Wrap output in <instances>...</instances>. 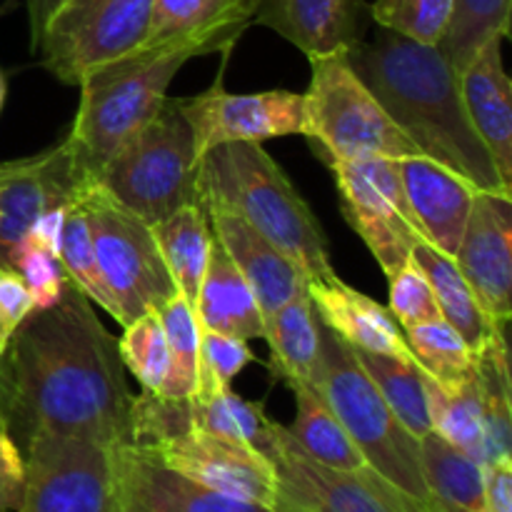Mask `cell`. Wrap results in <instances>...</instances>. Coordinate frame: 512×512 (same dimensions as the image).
<instances>
[{"mask_svg":"<svg viewBox=\"0 0 512 512\" xmlns=\"http://www.w3.org/2000/svg\"><path fill=\"white\" fill-rule=\"evenodd\" d=\"M133 400L118 340L70 280L58 303L23 320L0 358V430L20 453L43 433L128 448Z\"/></svg>","mask_w":512,"mask_h":512,"instance_id":"1","label":"cell"},{"mask_svg":"<svg viewBox=\"0 0 512 512\" xmlns=\"http://www.w3.org/2000/svg\"><path fill=\"white\" fill-rule=\"evenodd\" d=\"M345 58L423 158L458 173L478 193L512 195L470 123L460 70L438 45L380 28L373 43L360 40Z\"/></svg>","mask_w":512,"mask_h":512,"instance_id":"2","label":"cell"},{"mask_svg":"<svg viewBox=\"0 0 512 512\" xmlns=\"http://www.w3.org/2000/svg\"><path fill=\"white\" fill-rule=\"evenodd\" d=\"M200 195L225 205L283 250L305 278L335 283L330 243L310 205L260 143L215 145L200 158Z\"/></svg>","mask_w":512,"mask_h":512,"instance_id":"3","label":"cell"},{"mask_svg":"<svg viewBox=\"0 0 512 512\" xmlns=\"http://www.w3.org/2000/svg\"><path fill=\"white\" fill-rule=\"evenodd\" d=\"M198 55L193 48L165 53L128 50L80 78V108L65 135L78 183H98L108 160L158 113L175 75Z\"/></svg>","mask_w":512,"mask_h":512,"instance_id":"4","label":"cell"},{"mask_svg":"<svg viewBox=\"0 0 512 512\" xmlns=\"http://www.w3.org/2000/svg\"><path fill=\"white\" fill-rule=\"evenodd\" d=\"M318 390L350 435L365 463L408 498L443 512L430 495L423 475L420 440L385 405L375 385L355 360L353 348L323 325V360Z\"/></svg>","mask_w":512,"mask_h":512,"instance_id":"5","label":"cell"},{"mask_svg":"<svg viewBox=\"0 0 512 512\" xmlns=\"http://www.w3.org/2000/svg\"><path fill=\"white\" fill-rule=\"evenodd\" d=\"M198 175L193 128L180 98L168 95L158 113L108 160L98 185L153 225L185 205L203 203Z\"/></svg>","mask_w":512,"mask_h":512,"instance_id":"6","label":"cell"},{"mask_svg":"<svg viewBox=\"0 0 512 512\" xmlns=\"http://www.w3.org/2000/svg\"><path fill=\"white\" fill-rule=\"evenodd\" d=\"M308 60L310 85L303 93L305 138L323 163L423 158L350 68L345 53Z\"/></svg>","mask_w":512,"mask_h":512,"instance_id":"7","label":"cell"},{"mask_svg":"<svg viewBox=\"0 0 512 512\" xmlns=\"http://www.w3.org/2000/svg\"><path fill=\"white\" fill-rule=\"evenodd\" d=\"M80 198L88 213L100 275L113 300L115 320L125 328L140 315L158 310L178 290L165 268L150 223L118 203L98 183L83 185Z\"/></svg>","mask_w":512,"mask_h":512,"instance_id":"8","label":"cell"},{"mask_svg":"<svg viewBox=\"0 0 512 512\" xmlns=\"http://www.w3.org/2000/svg\"><path fill=\"white\" fill-rule=\"evenodd\" d=\"M153 0H63L48 20L35 55L65 85L143 43Z\"/></svg>","mask_w":512,"mask_h":512,"instance_id":"9","label":"cell"},{"mask_svg":"<svg viewBox=\"0 0 512 512\" xmlns=\"http://www.w3.org/2000/svg\"><path fill=\"white\" fill-rule=\"evenodd\" d=\"M263 455L278 480L275 512H433L408 498L370 465L348 473L315 463L280 423H273Z\"/></svg>","mask_w":512,"mask_h":512,"instance_id":"10","label":"cell"},{"mask_svg":"<svg viewBox=\"0 0 512 512\" xmlns=\"http://www.w3.org/2000/svg\"><path fill=\"white\" fill-rule=\"evenodd\" d=\"M23 455L25 495L18 512H118L110 448L43 433Z\"/></svg>","mask_w":512,"mask_h":512,"instance_id":"11","label":"cell"},{"mask_svg":"<svg viewBox=\"0 0 512 512\" xmlns=\"http://www.w3.org/2000/svg\"><path fill=\"white\" fill-rule=\"evenodd\" d=\"M185 118L195 135V150L203 158L210 148L225 143H263V140L305 135L303 93L258 90L230 93L223 78L208 90L180 98Z\"/></svg>","mask_w":512,"mask_h":512,"instance_id":"12","label":"cell"},{"mask_svg":"<svg viewBox=\"0 0 512 512\" xmlns=\"http://www.w3.org/2000/svg\"><path fill=\"white\" fill-rule=\"evenodd\" d=\"M138 450L188 475L190 480L205 488L275 510V500H278L275 470L270 460L253 445L238 443V440L223 438L208 430L185 428Z\"/></svg>","mask_w":512,"mask_h":512,"instance_id":"13","label":"cell"},{"mask_svg":"<svg viewBox=\"0 0 512 512\" xmlns=\"http://www.w3.org/2000/svg\"><path fill=\"white\" fill-rule=\"evenodd\" d=\"M78 183L65 138L25 158L0 163V268L13 270V258L35 220L68 205Z\"/></svg>","mask_w":512,"mask_h":512,"instance_id":"14","label":"cell"},{"mask_svg":"<svg viewBox=\"0 0 512 512\" xmlns=\"http://www.w3.org/2000/svg\"><path fill=\"white\" fill-rule=\"evenodd\" d=\"M453 260L485 315L500 328H508L512 315V195H475Z\"/></svg>","mask_w":512,"mask_h":512,"instance_id":"15","label":"cell"},{"mask_svg":"<svg viewBox=\"0 0 512 512\" xmlns=\"http://www.w3.org/2000/svg\"><path fill=\"white\" fill-rule=\"evenodd\" d=\"M110 453L118 512H275L205 488L133 445Z\"/></svg>","mask_w":512,"mask_h":512,"instance_id":"16","label":"cell"},{"mask_svg":"<svg viewBox=\"0 0 512 512\" xmlns=\"http://www.w3.org/2000/svg\"><path fill=\"white\" fill-rule=\"evenodd\" d=\"M203 205L208 213L210 233L250 285L260 313L268 320L308 285V278L283 250L275 248L238 213L213 200H203Z\"/></svg>","mask_w":512,"mask_h":512,"instance_id":"17","label":"cell"},{"mask_svg":"<svg viewBox=\"0 0 512 512\" xmlns=\"http://www.w3.org/2000/svg\"><path fill=\"white\" fill-rule=\"evenodd\" d=\"M365 0H255L253 23L275 30L308 58L348 53L370 25Z\"/></svg>","mask_w":512,"mask_h":512,"instance_id":"18","label":"cell"},{"mask_svg":"<svg viewBox=\"0 0 512 512\" xmlns=\"http://www.w3.org/2000/svg\"><path fill=\"white\" fill-rule=\"evenodd\" d=\"M253 0H153L140 53L193 48L200 55L228 53L253 23Z\"/></svg>","mask_w":512,"mask_h":512,"instance_id":"19","label":"cell"},{"mask_svg":"<svg viewBox=\"0 0 512 512\" xmlns=\"http://www.w3.org/2000/svg\"><path fill=\"white\" fill-rule=\"evenodd\" d=\"M335 175L340 208L350 228L363 238L373 258L388 278H393L410 258L413 245L423 235L413 223L365 178L355 163H325Z\"/></svg>","mask_w":512,"mask_h":512,"instance_id":"20","label":"cell"},{"mask_svg":"<svg viewBox=\"0 0 512 512\" xmlns=\"http://www.w3.org/2000/svg\"><path fill=\"white\" fill-rule=\"evenodd\" d=\"M398 168L418 233L435 250L455 258L478 190L430 158L398 160Z\"/></svg>","mask_w":512,"mask_h":512,"instance_id":"21","label":"cell"},{"mask_svg":"<svg viewBox=\"0 0 512 512\" xmlns=\"http://www.w3.org/2000/svg\"><path fill=\"white\" fill-rule=\"evenodd\" d=\"M503 40L493 38L460 70V90L475 133L512 188V85L503 65Z\"/></svg>","mask_w":512,"mask_h":512,"instance_id":"22","label":"cell"},{"mask_svg":"<svg viewBox=\"0 0 512 512\" xmlns=\"http://www.w3.org/2000/svg\"><path fill=\"white\" fill-rule=\"evenodd\" d=\"M308 293L320 323L333 330L350 348L415 363L405 343L403 328L395 323L390 310L375 303L370 295L350 288L343 280H335V283L308 280Z\"/></svg>","mask_w":512,"mask_h":512,"instance_id":"23","label":"cell"},{"mask_svg":"<svg viewBox=\"0 0 512 512\" xmlns=\"http://www.w3.org/2000/svg\"><path fill=\"white\" fill-rule=\"evenodd\" d=\"M195 315L203 330H215V333L243 340L265 335V318L253 290L215 238L210 243Z\"/></svg>","mask_w":512,"mask_h":512,"instance_id":"24","label":"cell"},{"mask_svg":"<svg viewBox=\"0 0 512 512\" xmlns=\"http://www.w3.org/2000/svg\"><path fill=\"white\" fill-rule=\"evenodd\" d=\"M265 340L270 348V370L285 383L318 388L323 360V323L310 300L308 285L265 320Z\"/></svg>","mask_w":512,"mask_h":512,"instance_id":"25","label":"cell"},{"mask_svg":"<svg viewBox=\"0 0 512 512\" xmlns=\"http://www.w3.org/2000/svg\"><path fill=\"white\" fill-rule=\"evenodd\" d=\"M150 228H153V238L158 243L160 255H163L165 268L173 278L175 290L195 310L205 265H208L210 243H213L205 205H185L168 218L153 223Z\"/></svg>","mask_w":512,"mask_h":512,"instance_id":"26","label":"cell"},{"mask_svg":"<svg viewBox=\"0 0 512 512\" xmlns=\"http://www.w3.org/2000/svg\"><path fill=\"white\" fill-rule=\"evenodd\" d=\"M413 260L418 263V268L423 270L425 278H428L430 288H433L435 298H438L440 313H443L445 323L453 325L460 335L465 338V343L478 353L490 338H493L500 328L493 320L485 315V310L480 308L478 298L470 290L468 280L463 278V273L458 270L453 258L443 255L440 250H435L428 240L420 238L413 245Z\"/></svg>","mask_w":512,"mask_h":512,"instance_id":"27","label":"cell"},{"mask_svg":"<svg viewBox=\"0 0 512 512\" xmlns=\"http://www.w3.org/2000/svg\"><path fill=\"white\" fill-rule=\"evenodd\" d=\"M475 383L483 405V468L512 460V383L505 330L475 353Z\"/></svg>","mask_w":512,"mask_h":512,"instance_id":"28","label":"cell"},{"mask_svg":"<svg viewBox=\"0 0 512 512\" xmlns=\"http://www.w3.org/2000/svg\"><path fill=\"white\" fill-rule=\"evenodd\" d=\"M290 390L295 395V420L288 428L293 443L325 468L348 470V473L368 468L363 453L345 433L343 423L330 410L323 395L303 383L290 385Z\"/></svg>","mask_w":512,"mask_h":512,"instance_id":"29","label":"cell"},{"mask_svg":"<svg viewBox=\"0 0 512 512\" xmlns=\"http://www.w3.org/2000/svg\"><path fill=\"white\" fill-rule=\"evenodd\" d=\"M430 495L443 512H485V468L430 430L420 438Z\"/></svg>","mask_w":512,"mask_h":512,"instance_id":"30","label":"cell"},{"mask_svg":"<svg viewBox=\"0 0 512 512\" xmlns=\"http://www.w3.org/2000/svg\"><path fill=\"white\" fill-rule=\"evenodd\" d=\"M353 355L360 363V368L365 370V375L370 378V383L375 385L380 398L385 400V405L393 410L395 418H398L418 440L423 438V435H428L430 430H433V423H430L428 375H425L415 363L390 358V355L363 353V350L355 348Z\"/></svg>","mask_w":512,"mask_h":512,"instance_id":"31","label":"cell"},{"mask_svg":"<svg viewBox=\"0 0 512 512\" xmlns=\"http://www.w3.org/2000/svg\"><path fill=\"white\" fill-rule=\"evenodd\" d=\"M185 428H200L238 443L253 445L265 453L275 420L265 415V400H245L233 388L220 390L213 398L183 400Z\"/></svg>","mask_w":512,"mask_h":512,"instance_id":"32","label":"cell"},{"mask_svg":"<svg viewBox=\"0 0 512 512\" xmlns=\"http://www.w3.org/2000/svg\"><path fill=\"white\" fill-rule=\"evenodd\" d=\"M405 343L413 353L415 365L438 385L440 390H455L468 383L475 373V350L463 335L445 320L405 328Z\"/></svg>","mask_w":512,"mask_h":512,"instance_id":"33","label":"cell"},{"mask_svg":"<svg viewBox=\"0 0 512 512\" xmlns=\"http://www.w3.org/2000/svg\"><path fill=\"white\" fill-rule=\"evenodd\" d=\"M168 340L170 368L160 388V398L188 400L193 398L198 385V355H200V323L195 310L180 293L165 300L158 310Z\"/></svg>","mask_w":512,"mask_h":512,"instance_id":"34","label":"cell"},{"mask_svg":"<svg viewBox=\"0 0 512 512\" xmlns=\"http://www.w3.org/2000/svg\"><path fill=\"white\" fill-rule=\"evenodd\" d=\"M512 0H455L453 18L440 40V53L458 70L478 55L488 40L510 35Z\"/></svg>","mask_w":512,"mask_h":512,"instance_id":"35","label":"cell"},{"mask_svg":"<svg viewBox=\"0 0 512 512\" xmlns=\"http://www.w3.org/2000/svg\"><path fill=\"white\" fill-rule=\"evenodd\" d=\"M83 188V185H80ZM80 188L65 205V220H63V235H60V265L65 270V278L98 308L115 318L113 300H110L108 290H105L103 275H100L98 258H95L93 235H90L88 213H85L83 198H80Z\"/></svg>","mask_w":512,"mask_h":512,"instance_id":"36","label":"cell"},{"mask_svg":"<svg viewBox=\"0 0 512 512\" xmlns=\"http://www.w3.org/2000/svg\"><path fill=\"white\" fill-rule=\"evenodd\" d=\"M428 400L433 433H438L445 443L463 450L483 465V405H480L475 373L468 383L450 390V393L440 390L430 380Z\"/></svg>","mask_w":512,"mask_h":512,"instance_id":"37","label":"cell"},{"mask_svg":"<svg viewBox=\"0 0 512 512\" xmlns=\"http://www.w3.org/2000/svg\"><path fill=\"white\" fill-rule=\"evenodd\" d=\"M118 353L123 368L135 375L145 393H160L170 368V353L163 323L155 310L125 325L123 338L118 340Z\"/></svg>","mask_w":512,"mask_h":512,"instance_id":"38","label":"cell"},{"mask_svg":"<svg viewBox=\"0 0 512 512\" xmlns=\"http://www.w3.org/2000/svg\"><path fill=\"white\" fill-rule=\"evenodd\" d=\"M455 0H375L370 5V18L378 28L398 33L403 38L423 45H440Z\"/></svg>","mask_w":512,"mask_h":512,"instance_id":"39","label":"cell"},{"mask_svg":"<svg viewBox=\"0 0 512 512\" xmlns=\"http://www.w3.org/2000/svg\"><path fill=\"white\" fill-rule=\"evenodd\" d=\"M255 360L253 350L243 338L215 333L200 328V355H198V385L193 398H213L220 390L233 388L235 375Z\"/></svg>","mask_w":512,"mask_h":512,"instance_id":"40","label":"cell"},{"mask_svg":"<svg viewBox=\"0 0 512 512\" xmlns=\"http://www.w3.org/2000/svg\"><path fill=\"white\" fill-rule=\"evenodd\" d=\"M388 295L390 315H393L395 323L403 330L413 328V325L443 320L438 298H435L428 278H425V273L418 268L413 258L393 278H388Z\"/></svg>","mask_w":512,"mask_h":512,"instance_id":"41","label":"cell"},{"mask_svg":"<svg viewBox=\"0 0 512 512\" xmlns=\"http://www.w3.org/2000/svg\"><path fill=\"white\" fill-rule=\"evenodd\" d=\"M13 270L23 278L25 288L33 295L35 308H48V305L58 303L65 283H68L58 255L30 243H23L18 248L13 258Z\"/></svg>","mask_w":512,"mask_h":512,"instance_id":"42","label":"cell"},{"mask_svg":"<svg viewBox=\"0 0 512 512\" xmlns=\"http://www.w3.org/2000/svg\"><path fill=\"white\" fill-rule=\"evenodd\" d=\"M33 310V295L25 288L23 278L15 270L0 268V358L8 350L15 330Z\"/></svg>","mask_w":512,"mask_h":512,"instance_id":"43","label":"cell"},{"mask_svg":"<svg viewBox=\"0 0 512 512\" xmlns=\"http://www.w3.org/2000/svg\"><path fill=\"white\" fill-rule=\"evenodd\" d=\"M25 495V455L0 430V512H18Z\"/></svg>","mask_w":512,"mask_h":512,"instance_id":"44","label":"cell"},{"mask_svg":"<svg viewBox=\"0 0 512 512\" xmlns=\"http://www.w3.org/2000/svg\"><path fill=\"white\" fill-rule=\"evenodd\" d=\"M485 512H512V460L485 465Z\"/></svg>","mask_w":512,"mask_h":512,"instance_id":"45","label":"cell"},{"mask_svg":"<svg viewBox=\"0 0 512 512\" xmlns=\"http://www.w3.org/2000/svg\"><path fill=\"white\" fill-rule=\"evenodd\" d=\"M63 220H65V205L48 210L35 220L33 228L28 230L23 243L38 245V248L48 250V253H60V235H63Z\"/></svg>","mask_w":512,"mask_h":512,"instance_id":"46","label":"cell"},{"mask_svg":"<svg viewBox=\"0 0 512 512\" xmlns=\"http://www.w3.org/2000/svg\"><path fill=\"white\" fill-rule=\"evenodd\" d=\"M63 0H25V10H28V28H30V50L35 53L40 38H43V30L48 25V20L53 18L55 10L60 8Z\"/></svg>","mask_w":512,"mask_h":512,"instance_id":"47","label":"cell"},{"mask_svg":"<svg viewBox=\"0 0 512 512\" xmlns=\"http://www.w3.org/2000/svg\"><path fill=\"white\" fill-rule=\"evenodd\" d=\"M5 95H8V80H5V73L0 70V110L5 105Z\"/></svg>","mask_w":512,"mask_h":512,"instance_id":"48","label":"cell"},{"mask_svg":"<svg viewBox=\"0 0 512 512\" xmlns=\"http://www.w3.org/2000/svg\"><path fill=\"white\" fill-rule=\"evenodd\" d=\"M253 3H255V0H253Z\"/></svg>","mask_w":512,"mask_h":512,"instance_id":"49","label":"cell"}]
</instances>
